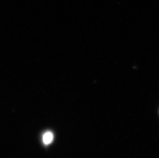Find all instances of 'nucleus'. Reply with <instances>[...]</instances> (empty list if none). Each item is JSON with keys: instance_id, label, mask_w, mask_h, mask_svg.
I'll use <instances>...</instances> for the list:
<instances>
[{"instance_id": "obj_1", "label": "nucleus", "mask_w": 159, "mask_h": 158, "mask_svg": "<svg viewBox=\"0 0 159 158\" xmlns=\"http://www.w3.org/2000/svg\"><path fill=\"white\" fill-rule=\"evenodd\" d=\"M53 140V134L51 132L48 131L43 136V142L46 145L50 144Z\"/></svg>"}]
</instances>
